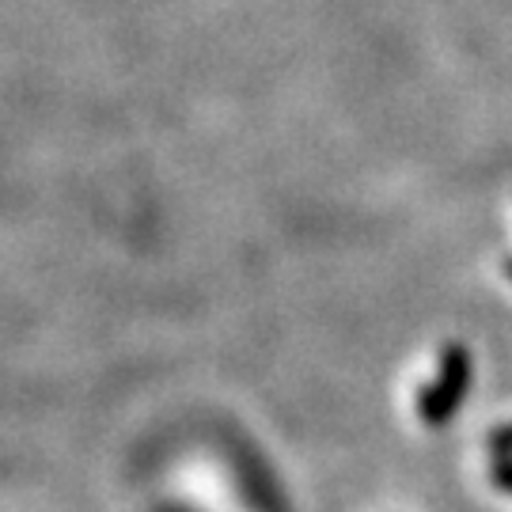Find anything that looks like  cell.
Wrapping results in <instances>:
<instances>
[{
	"mask_svg": "<svg viewBox=\"0 0 512 512\" xmlns=\"http://www.w3.org/2000/svg\"><path fill=\"white\" fill-rule=\"evenodd\" d=\"M467 376H471V357L463 346L444 349V361H440V376L425 387L418 403V414L425 425H444L452 418V410L463 403V391H467Z\"/></svg>",
	"mask_w": 512,
	"mask_h": 512,
	"instance_id": "6da1fadb",
	"label": "cell"
},
{
	"mask_svg": "<svg viewBox=\"0 0 512 512\" xmlns=\"http://www.w3.org/2000/svg\"><path fill=\"white\" fill-rule=\"evenodd\" d=\"M490 448H494L497 456H512V425L497 429L494 437H490Z\"/></svg>",
	"mask_w": 512,
	"mask_h": 512,
	"instance_id": "7a4b0ae2",
	"label": "cell"
},
{
	"mask_svg": "<svg viewBox=\"0 0 512 512\" xmlns=\"http://www.w3.org/2000/svg\"><path fill=\"white\" fill-rule=\"evenodd\" d=\"M494 482L501 490H512V463H497L494 467Z\"/></svg>",
	"mask_w": 512,
	"mask_h": 512,
	"instance_id": "3957f363",
	"label": "cell"
},
{
	"mask_svg": "<svg viewBox=\"0 0 512 512\" xmlns=\"http://www.w3.org/2000/svg\"><path fill=\"white\" fill-rule=\"evenodd\" d=\"M509 274H512V266H509Z\"/></svg>",
	"mask_w": 512,
	"mask_h": 512,
	"instance_id": "277c9868",
	"label": "cell"
}]
</instances>
